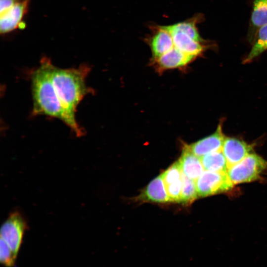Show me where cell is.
I'll list each match as a JSON object with an SVG mask.
<instances>
[{"mask_svg": "<svg viewBox=\"0 0 267 267\" xmlns=\"http://www.w3.org/2000/svg\"><path fill=\"white\" fill-rule=\"evenodd\" d=\"M166 186L170 201L180 202L182 188L181 179H180Z\"/></svg>", "mask_w": 267, "mask_h": 267, "instance_id": "20", "label": "cell"}, {"mask_svg": "<svg viewBox=\"0 0 267 267\" xmlns=\"http://www.w3.org/2000/svg\"><path fill=\"white\" fill-rule=\"evenodd\" d=\"M222 123L219 124L216 131L212 134L188 145L194 154L201 158L209 153L222 150L225 137L222 133Z\"/></svg>", "mask_w": 267, "mask_h": 267, "instance_id": "8", "label": "cell"}, {"mask_svg": "<svg viewBox=\"0 0 267 267\" xmlns=\"http://www.w3.org/2000/svg\"><path fill=\"white\" fill-rule=\"evenodd\" d=\"M17 256L12 252L4 240L0 238V261L5 267H12L15 265Z\"/></svg>", "mask_w": 267, "mask_h": 267, "instance_id": "18", "label": "cell"}, {"mask_svg": "<svg viewBox=\"0 0 267 267\" xmlns=\"http://www.w3.org/2000/svg\"><path fill=\"white\" fill-rule=\"evenodd\" d=\"M140 200L155 203L170 201L166 186L160 175L152 180L138 196Z\"/></svg>", "mask_w": 267, "mask_h": 267, "instance_id": "14", "label": "cell"}, {"mask_svg": "<svg viewBox=\"0 0 267 267\" xmlns=\"http://www.w3.org/2000/svg\"><path fill=\"white\" fill-rule=\"evenodd\" d=\"M181 174L182 171L178 161L165 170L161 175L166 186L180 179Z\"/></svg>", "mask_w": 267, "mask_h": 267, "instance_id": "19", "label": "cell"}, {"mask_svg": "<svg viewBox=\"0 0 267 267\" xmlns=\"http://www.w3.org/2000/svg\"><path fill=\"white\" fill-rule=\"evenodd\" d=\"M198 196L205 197L230 190L233 183L227 173L205 170L195 180Z\"/></svg>", "mask_w": 267, "mask_h": 267, "instance_id": "6", "label": "cell"}, {"mask_svg": "<svg viewBox=\"0 0 267 267\" xmlns=\"http://www.w3.org/2000/svg\"><path fill=\"white\" fill-rule=\"evenodd\" d=\"M29 0H0V28L6 33L24 26L22 20L26 14Z\"/></svg>", "mask_w": 267, "mask_h": 267, "instance_id": "4", "label": "cell"}, {"mask_svg": "<svg viewBox=\"0 0 267 267\" xmlns=\"http://www.w3.org/2000/svg\"><path fill=\"white\" fill-rule=\"evenodd\" d=\"M181 179L182 188L180 202L185 204H189L198 196L195 181L188 178L182 173Z\"/></svg>", "mask_w": 267, "mask_h": 267, "instance_id": "17", "label": "cell"}, {"mask_svg": "<svg viewBox=\"0 0 267 267\" xmlns=\"http://www.w3.org/2000/svg\"><path fill=\"white\" fill-rule=\"evenodd\" d=\"M266 169L267 161L258 155L250 153L228 168L227 174L233 184H235L257 180Z\"/></svg>", "mask_w": 267, "mask_h": 267, "instance_id": "3", "label": "cell"}, {"mask_svg": "<svg viewBox=\"0 0 267 267\" xmlns=\"http://www.w3.org/2000/svg\"><path fill=\"white\" fill-rule=\"evenodd\" d=\"M27 223L23 215L17 211L10 214L2 224L0 238L17 256L21 245Z\"/></svg>", "mask_w": 267, "mask_h": 267, "instance_id": "5", "label": "cell"}, {"mask_svg": "<svg viewBox=\"0 0 267 267\" xmlns=\"http://www.w3.org/2000/svg\"><path fill=\"white\" fill-rule=\"evenodd\" d=\"M173 40L174 47L182 52L194 56L200 54L205 46L195 40L188 33L185 21L167 25Z\"/></svg>", "mask_w": 267, "mask_h": 267, "instance_id": "7", "label": "cell"}, {"mask_svg": "<svg viewBox=\"0 0 267 267\" xmlns=\"http://www.w3.org/2000/svg\"><path fill=\"white\" fill-rule=\"evenodd\" d=\"M195 58L174 46L170 51L154 60L159 69L165 70L185 66Z\"/></svg>", "mask_w": 267, "mask_h": 267, "instance_id": "13", "label": "cell"}, {"mask_svg": "<svg viewBox=\"0 0 267 267\" xmlns=\"http://www.w3.org/2000/svg\"><path fill=\"white\" fill-rule=\"evenodd\" d=\"M222 151L226 158L228 168L251 153L253 147L238 138L225 137Z\"/></svg>", "mask_w": 267, "mask_h": 267, "instance_id": "9", "label": "cell"}, {"mask_svg": "<svg viewBox=\"0 0 267 267\" xmlns=\"http://www.w3.org/2000/svg\"><path fill=\"white\" fill-rule=\"evenodd\" d=\"M182 173L188 178L196 180L204 170L201 158L194 154L185 145L178 160Z\"/></svg>", "mask_w": 267, "mask_h": 267, "instance_id": "11", "label": "cell"}, {"mask_svg": "<svg viewBox=\"0 0 267 267\" xmlns=\"http://www.w3.org/2000/svg\"><path fill=\"white\" fill-rule=\"evenodd\" d=\"M267 49V24L258 31L253 43L252 48L246 58L245 63H248Z\"/></svg>", "mask_w": 267, "mask_h": 267, "instance_id": "16", "label": "cell"}, {"mask_svg": "<svg viewBox=\"0 0 267 267\" xmlns=\"http://www.w3.org/2000/svg\"><path fill=\"white\" fill-rule=\"evenodd\" d=\"M52 65L50 60L44 57L41 60L40 65L31 73L32 115H44L58 119L64 122L63 111L52 83Z\"/></svg>", "mask_w": 267, "mask_h": 267, "instance_id": "2", "label": "cell"}, {"mask_svg": "<svg viewBox=\"0 0 267 267\" xmlns=\"http://www.w3.org/2000/svg\"><path fill=\"white\" fill-rule=\"evenodd\" d=\"M149 44L154 59L158 58L174 47L172 36L167 25L155 27L149 38Z\"/></svg>", "mask_w": 267, "mask_h": 267, "instance_id": "10", "label": "cell"}, {"mask_svg": "<svg viewBox=\"0 0 267 267\" xmlns=\"http://www.w3.org/2000/svg\"><path fill=\"white\" fill-rule=\"evenodd\" d=\"M267 24V0H254L247 34L249 42L253 43L259 30Z\"/></svg>", "mask_w": 267, "mask_h": 267, "instance_id": "12", "label": "cell"}, {"mask_svg": "<svg viewBox=\"0 0 267 267\" xmlns=\"http://www.w3.org/2000/svg\"><path fill=\"white\" fill-rule=\"evenodd\" d=\"M90 70V67L84 64L78 68L67 69L53 64L51 69L52 83L63 111L64 123L77 136L84 134V131L76 120V112L81 100L92 91L86 82Z\"/></svg>", "mask_w": 267, "mask_h": 267, "instance_id": "1", "label": "cell"}, {"mask_svg": "<svg viewBox=\"0 0 267 267\" xmlns=\"http://www.w3.org/2000/svg\"><path fill=\"white\" fill-rule=\"evenodd\" d=\"M200 158L204 170L227 173V162L222 150L209 153Z\"/></svg>", "mask_w": 267, "mask_h": 267, "instance_id": "15", "label": "cell"}]
</instances>
